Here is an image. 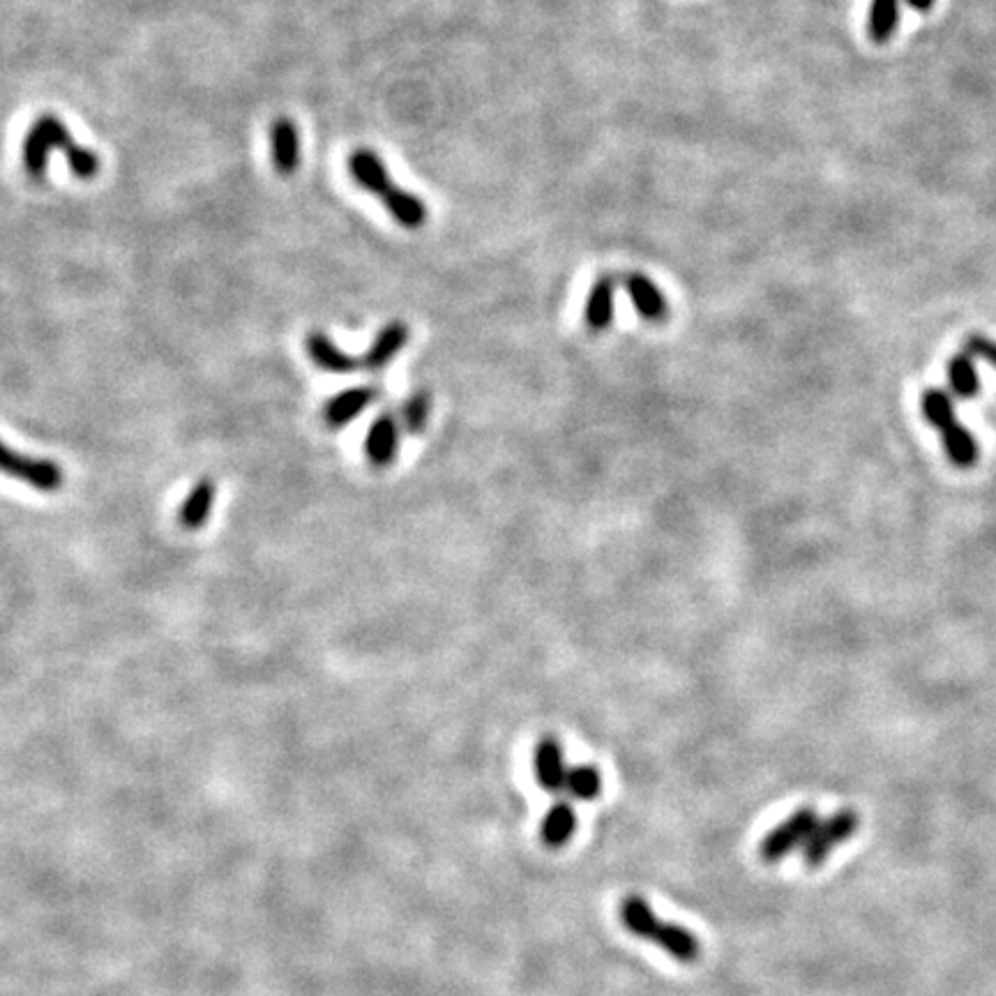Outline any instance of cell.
<instances>
[{
    "label": "cell",
    "mask_w": 996,
    "mask_h": 996,
    "mask_svg": "<svg viewBox=\"0 0 996 996\" xmlns=\"http://www.w3.org/2000/svg\"><path fill=\"white\" fill-rule=\"evenodd\" d=\"M620 921L633 934L665 948L678 962H695L701 953L697 936L676 923L660 921L646 900L630 895L620 902Z\"/></svg>",
    "instance_id": "1"
},
{
    "label": "cell",
    "mask_w": 996,
    "mask_h": 996,
    "mask_svg": "<svg viewBox=\"0 0 996 996\" xmlns=\"http://www.w3.org/2000/svg\"><path fill=\"white\" fill-rule=\"evenodd\" d=\"M921 409L927 422L944 439V450L955 469L969 471L980 460V445L976 437L957 420L951 394L942 388H930L921 397Z\"/></svg>",
    "instance_id": "2"
},
{
    "label": "cell",
    "mask_w": 996,
    "mask_h": 996,
    "mask_svg": "<svg viewBox=\"0 0 996 996\" xmlns=\"http://www.w3.org/2000/svg\"><path fill=\"white\" fill-rule=\"evenodd\" d=\"M0 473L10 475V478L23 482V485L33 487L38 492H44V494L59 492L65 480L63 469L55 462L17 452V450L8 448L3 441H0Z\"/></svg>",
    "instance_id": "3"
},
{
    "label": "cell",
    "mask_w": 996,
    "mask_h": 996,
    "mask_svg": "<svg viewBox=\"0 0 996 996\" xmlns=\"http://www.w3.org/2000/svg\"><path fill=\"white\" fill-rule=\"evenodd\" d=\"M68 125L59 116L38 119L23 141V164L31 176H44L51 151H65L72 144Z\"/></svg>",
    "instance_id": "4"
},
{
    "label": "cell",
    "mask_w": 996,
    "mask_h": 996,
    "mask_svg": "<svg viewBox=\"0 0 996 996\" xmlns=\"http://www.w3.org/2000/svg\"><path fill=\"white\" fill-rule=\"evenodd\" d=\"M856 831H859V814H856V810H851V808H844V810L835 812L829 821L817 823V829L812 831V835L803 844L805 865L810 870H817L823 861L831 856L838 844H842L849 838H853V833H856Z\"/></svg>",
    "instance_id": "5"
},
{
    "label": "cell",
    "mask_w": 996,
    "mask_h": 996,
    "mask_svg": "<svg viewBox=\"0 0 996 996\" xmlns=\"http://www.w3.org/2000/svg\"><path fill=\"white\" fill-rule=\"evenodd\" d=\"M819 817L817 810L812 808H801L795 810L789 819H784L780 826H776L771 833H768L761 842V859L766 863H778L793 849H799L801 844L808 842V838L812 835V831L817 829Z\"/></svg>",
    "instance_id": "6"
},
{
    "label": "cell",
    "mask_w": 996,
    "mask_h": 996,
    "mask_svg": "<svg viewBox=\"0 0 996 996\" xmlns=\"http://www.w3.org/2000/svg\"><path fill=\"white\" fill-rule=\"evenodd\" d=\"M400 430L402 424L397 420L394 413H381L364 434V458L367 462L377 466V469H386L394 462L397 452H400Z\"/></svg>",
    "instance_id": "7"
},
{
    "label": "cell",
    "mask_w": 996,
    "mask_h": 996,
    "mask_svg": "<svg viewBox=\"0 0 996 996\" xmlns=\"http://www.w3.org/2000/svg\"><path fill=\"white\" fill-rule=\"evenodd\" d=\"M625 291L630 296V302L639 319L648 324H663L669 317V302L660 287L644 273H630L625 277Z\"/></svg>",
    "instance_id": "8"
},
{
    "label": "cell",
    "mask_w": 996,
    "mask_h": 996,
    "mask_svg": "<svg viewBox=\"0 0 996 996\" xmlns=\"http://www.w3.org/2000/svg\"><path fill=\"white\" fill-rule=\"evenodd\" d=\"M270 157L279 176H294L300 166V132L298 125L281 116L270 125Z\"/></svg>",
    "instance_id": "9"
},
{
    "label": "cell",
    "mask_w": 996,
    "mask_h": 996,
    "mask_svg": "<svg viewBox=\"0 0 996 996\" xmlns=\"http://www.w3.org/2000/svg\"><path fill=\"white\" fill-rule=\"evenodd\" d=\"M409 337H411V330L402 321L386 324L377 332L372 345L367 347L364 356L360 358L362 369H367V372H381V369L388 367L397 356H400V351L409 345Z\"/></svg>",
    "instance_id": "10"
},
{
    "label": "cell",
    "mask_w": 996,
    "mask_h": 996,
    "mask_svg": "<svg viewBox=\"0 0 996 996\" xmlns=\"http://www.w3.org/2000/svg\"><path fill=\"white\" fill-rule=\"evenodd\" d=\"M305 349H307L309 360L328 374H353L362 367L360 358H353L345 349H339L335 341L321 330H315L307 335Z\"/></svg>",
    "instance_id": "11"
},
{
    "label": "cell",
    "mask_w": 996,
    "mask_h": 996,
    "mask_svg": "<svg viewBox=\"0 0 996 996\" xmlns=\"http://www.w3.org/2000/svg\"><path fill=\"white\" fill-rule=\"evenodd\" d=\"M349 171L360 189L374 194L379 198H383L394 187V181L390 176L388 166L383 164L379 153H374L372 148H358L356 153H351Z\"/></svg>",
    "instance_id": "12"
},
{
    "label": "cell",
    "mask_w": 996,
    "mask_h": 996,
    "mask_svg": "<svg viewBox=\"0 0 996 996\" xmlns=\"http://www.w3.org/2000/svg\"><path fill=\"white\" fill-rule=\"evenodd\" d=\"M377 394H379V390L374 386H356V388H349L345 392L335 394L332 400H328V404L324 407L326 424L335 427V430H339V427H347L367 407H372Z\"/></svg>",
    "instance_id": "13"
},
{
    "label": "cell",
    "mask_w": 996,
    "mask_h": 996,
    "mask_svg": "<svg viewBox=\"0 0 996 996\" xmlns=\"http://www.w3.org/2000/svg\"><path fill=\"white\" fill-rule=\"evenodd\" d=\"M616 311V281L612 275H600L588 289L584 305V324L593 332H603L614 324Z\"/></svg>",
    "instance_id": "14"
},
{
    "label": "cell",
    "mask_w": 996,
    "mask_h": 996,
    "mask_svg": "<svg viewBox=\"0 0 996 996\" xmlns=\"http://www.w3.org/2000/svg\"><path fill=\"white\" fill-rule=\"evenodd\" d=\"M533 768H535V780L543 789H547L552 793H558V791L565 789L567 768H565L563 750H561L556 738L545 736L543 741L535 746V750H533Z\"/></svg>",
    "instance_id": "15"
},
{
    "label": "cell",
    "mask_w": 996,
    "mask_h": 996,
    "mask_svg": "<svg viewBox=\"0 0 996 996\" xmlns=\"http://www.w3.org/2000/svg\"><path fill=\"white\" fill-rule=\"evenodd\" d=\"M381 202H383V208L392 215V219L407 232L422 229V226L427 224V217H430V211H427V204L420 196H415L409 189L397 187V185L381 198Z\"/></svg>",
    "instance_id": "16"
},
{
    "label": "cell",
    "mask_w": 996,
    "mask_h": 996,
    "mask_svg": "<svg viewBox=\"0 0 996 996\" xmlns=\"http://www.w3.org/2000/svg\"><path fill=\"white\" fill-rule=\"evenodd\" d=\"M213 503H215V485H213L211 480H202V482H198V485L189 492V496L185 499V503L181 505L178 524H181L185 531H198V528H204L206 522H208V517H211Z\"/></svg>",
    "instance_id": "17"
},
{
    "label": "cell",
    "mask_w": 996,
    "mask_h": 996,
    "mask_svg": "<svg viewBox=\"0 0 996 996\" xmlns=\"http://www.w3.org/2000/svg\"><path fill=\"white\" fill-rule=\"evenodd\" d=\"M902 0H872L867 12V38L874 44H889L897 31Z\"/></svg>",
    "instance_id": "18"
},
{
    "label": "cell",
    "mask_w": 996,
    "mask_h": 996,
    "mask_svg": "<svg viewBox=\"0 0 996 996\" xmlns=\"http://www.w3.org/2000/svg\"><path fill=\"white\" fill-rule=\"evenodd\" d=\"M948 383L959 400H974L980 394V377L969 353H957L948 362Z\"/></svg>",
    "instance_id": "19"
},
{
    "label": "cell",
    "mask_w": 996,
    "mask_h": 996,
    "mask_svg": "<svg viewBox=\"0 0 996 996\" xmlns=\"http://www.w3.org/2000/svg\"><path fill=\"white\" fill-rule=\"evenodd\" d=\"M575 826H577L575 810L567 803H556L543 821V840L547 846L561 849L575 835Z\"/></svg>",
    "instance_id": "20"
},
{
    "label": "cell",
    "mask_w": 996,
    "mask_h": 996,
    "mask_svg": "<svg viewBox=\"0 0 996 996\" xmlns=\"http://www.w3.org/2000/svg\"><path fill=\"white\" fill-rule=\"evenodd\" d=\"M565 791L582 801H593L603 791V778L595 766H575L565 776Z\"/></svg>",
    "instance_id": "21"
},
{
    "label": "cell",
    "mask_w": 996,
    "mask_h": 996,
    "mask_svg": "<svg viewBox=\"0 0 996 996\" xmlns=\"http://www.w3.org/2000/svg\"><path fill=\"white\" fill-rule=\"evenodd\" d=\"M430 413H432V394L427 390H415L413 394L407 397L400 424L413 437L422 434L427 422H430Z\"/></svg>",
    "instance_id": "22"
},
{
    "label": "cell",
    "mask_w": 996,
    "mask_h": 996,
    "mask_svg": "<svg viewBox=\"0 0 996 996\" xmlns=\"http://www.w3.org/2000/svg\"><path fill=\"white\" fill-rule=\"evenodd\" d=\"M63 155L68 157L70 171L76 178L91 181V178H95L100 174V166H102L100 155L95 151H91V148L79 146L76 141H72V144L63 151Z\"/></svg>",
    "instance_id": "23"
},
{
    "label": "cell",
    "mask_w": 996,
    "mask_h": 996,
    "mask_svg": "<svg viewBox=\"0 0 996 996\" xmlns=\"http://www.w3.org/2000/svg\"><path fill=\"white\" fill-rule=\"evenodd\" d=\"M964 353H969L972 358H980V360H985V362L996 367V341L985 337V335H980V332L966 335Z\"/></svg>",
    "instance_id": "24"
},
{
    "label": "cell",
    "mask_w": 996,
    "mask_h": 996,
    "mask_svg": "<svg viewBox=\"0 0 996 996\" xmlns=\"http://www.w3.org/2000/svg\"><path fill=\"white\" fill-rule=\"evenodd\" d=\"M904 3L912 10H916V12H930L934 8L936 0H904Z\"/></svg>",
    "instance_id": "25"
}]
</instances>
